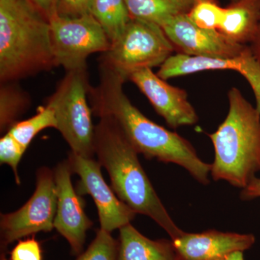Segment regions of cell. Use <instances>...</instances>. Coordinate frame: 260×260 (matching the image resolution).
I'll list each match as a JSON object with an SVG mask.
<instances>
[{
	"instance_id": "cell-22",
	"label": "cell",
	"mask_w": 260,
	"mask_h": 260,
	"mask_svg": "<svg viewBox=\"0 0 260 260\" xmlns=\"http://www.w3.org/2000/svg\"><path fill=\"white\" fill-rule=\"evenodd\" d=\"M118 241L111 233L100 229L89 245L76 260H117Z\"/></svg>"
},
{
	"instance_id": "cell-23",
	"label": "cell",
	"mask_w": 260,
	"mask_h": 260,
	"mask_svg": "<svg viewBox=\"0 0 260 260\" xmlns=\"http://www.w3.org/2000/svg\"><path fill=\"white\" fill-rule=\"evenodd\" d=\"M25 151L26 150L8 133H5L0 139V162L11 167L18 185L21 184L18 174V165Z\"/></svg>"
},
{
	"instance_id": "cell-8",
	"label": "cell",
	"mask_w": 260,
	"mask_h": 260,
	"mask_svg": "<svg viewBox=\"0 0 260 260\" xmlns=\"http://www.w3.org/2000/svg\"><path fill=\"white\" fill-rule=\"evenodd\" d=\"M57 206L54 170L41 167L37 170V186L31 198L13 213L1 214V249L39 232H50L54 228Z\"/></svg>"
},
{
	"instance_id": "cell-17",
	"label": "cell",
	"mask_w": 260,
	"mask_h": 260,
	"mask_svg": "<svg viewBox=\"0 0 260 260\" xmlns=\"http://www.w3.org/2000/svg\"><path fill=\"white\" fill-rule=\"evenodd\" d=\"M90 14L102 25L111 44L121 35L131 19L124 0H94Z\"/></svg>"
},
{
	"instance_id": "cell-14",
	"label": "cell",
	"mask_w": 260,
	"mask_h": 260,
	"mask_svg": "<svg viewBox=\"0 0 260 260\" xmlns=\"http://www.w3.org/2000/svg\"><path fill=\"white\" fill-rule=\"evenodd\" d=\"M172 240L181 260H220L234 251L250 249L255 237L252 234L209 230L201 233L182 232Z\"/></svg>"
},
{
	"instance_id": "cell-25",
	"label": "cell",
	"mask_w": 260,
	"mask_h": 260,
	"mask_svg": "<svg viewBox=\"0 0 260 260\" xmlns=\"http://www.w3.org/2000/svg\"><path fill=\"white\" fill-rule=\"evenodd\" d=\"M94 0H56V12L62 16L75 17L90 14Z\"/></svg>"
},
{
	"instance_id": "cell-27",
	"label": "cell",
	"mask_w": 260,
	"mask_h": 260,
	"mask_svg": "<svg viewBox=\"0 0 260 260\" xmlns=\"http://www.w3.org/2000/svg\"><path fill=\"white\" fill-rule=\"evenodd\" d=\"M48 18L56 11V0H30Z\"/></svg>"
},
{
	"instance_id": "cell-21",
	"label": "cell",
	"mask_w": 260,
	"mask_h": 260,
	"mask_svg": "<svg viewBox=\"0 0 260 260\" xmlns=\"http://www.w3.org/2000/svg\"><path fill=\"white\" fill-rule=\"evenodd\" d=\"M186 13L199 28L218 30L223 20L224 8L215 0H198Z\"/></svg>"
},
{
	"instance_id": "cell-32",
	"label": "cell",
	"mask_w": 260,
	"mask_h": 260,
	"mask_svg": "<svg viewBox=\"0 0 260 260\" xmlns=\"http://www.w3.org/2000/svg\"><path fill=\"white\" fill-rule=\"evenodd\" d=\"M237 1V0H233V2Z\"/></svg>"
},
{
	"instance_id": "cell-20",
	"label": "cell",
	"mask_w": 260,
	"mask_h": 260,
	"mask_svg": "<svg viewBox=\"0 0 260 260\" xmlns=\"http://www.w3.org/2000/svg\"><path fill=\"white\" fill-rule=\"evenodd\" d=\"M57 127L55 114L49 106H42L37 109V114L23 121H18L8 132L25 150L32 140L42 130Z\"/></svg>"
},
{
	"instance_id": "cell-5",
	"label": "cell",
	"mask_w": 260,
	"mask_h": 260,
	"mask_svg": "<svg viewBox=\"0 0 260 260\" xmlns=\"http://www.w3.org/2000/svg\"><path fill=\"white\" fill-rule=\"evenodd\" d=\"M90 88L86 69L67 72L48 99L47 105L54 111L57 127L73 153L93 158L95 126L88 98Z\"/></svg>"
},
{
	"instance_id": "cell-11",
	"label": "cell",
	"mask_w": 260,
	"mask_h": 260,
	"mask_svg": "<svg viewBox=\"0 0 260 260\" xmlns=\"http://www.w3.org/2000/svg\"><path fill=\"white\" fill-rule=\"evenodd\" d=\"M161 28L179 53L186 55L232 58L240 56L248 47L228 40L218 30L199 28L186 13L174 15Z\"/></svg>"
},
{
	"instance_id": "cell-10",
	"label": "cell",
	"mask_w": 260,
	"mask_h": 260,
	"mask_svg": "<svg viewBox=\"0 0 260 260\" xmlns=\"http://www.w3.org/2000/svg\"><path fill=\"white\" fill-rule=\"evenodd\" d=\"M57 206L54 228L69 243L72 254L80 255L86 239V233L93 226L85 211V200L77 192L71 181L73 174L68 160L54 169Z\"/></svg>"
},
{
	"instance_id": "cell-13",
	"label": "cell",
	"mask_w": 260,
	"mask_h": 260,
	"mask_svg": "<svg viewBox=\"0 0 260 260\" xmlns=\"http://www.w3.org/2000/svg\"><path fill=\"white\" fill-rule=\"evenodd\" d=\"M129 80L140 89L155 112L173 129L193 125L198 121L194 108L188 101L184 89L173 86L155 74L151 68H144L130 75Z\"/></svg>"
},
{
	"instance_id": "cell-12",
	"label": "cell",
	"mask_w": 260,
	"mask_h": 260,
	"mask_svg": "<svg viewBox=\"0 0 260 260\" xmlns=\"http://www.w3.org/2000/svg\"><path fill=\"white\" fill-rule=\"evenodd\" d=\"M229 70L238 72L250 85L260 114V64L250 46L240 56L232 58L189 56L178 53L172 55L160 67L157 75L167 80L207 70Z\"/></svg>"
},
{
	"instance_id": "cell-2",
	"label": "cell",
	"mask_w": 260,
	"mask_h": 260,
	"mask_svg": "<svg viewBox=\"0 0 260 260\" xmlns=\"http://www.w3.org/2000/svg\"><path fill=\"white\" fill-rule=\"evenodd\" d=\"M94 151L109 174L116 196L137 214L146 215L175 239L183 232L162 205L138 159V153L115 121L99 118Z\"/></svg>"
},
{
	"instance_id": "cell-15",
	"label": "cell",
	"mask_w": 260,
	"mask_h": 260,
	"mask_svg": "<svg viewBox=\"0 0 260 260\" xmlns=\"http://www.w3.org/2000/svg\"><path fill=\"white\" fill-rule=\"evenodd\" d=\"M117 260H181L172 239L152 240L129 223L119 229Z\"/></svg>"
},
{
	"instance_id": "cell-7",
	"label": "cell",
	"mask_w": 260,
	"mask_h": 260,
	"mask_svg": "<svg viewBox=\"0 0 260 260\" xmlns=\"http://www.w3.org/2000/svg\"><path fill=\"white\" fill-rule=\"evenodd\" d=\"M49 20L56 64L67 72L86 69L89 56L105 53L111 47L102 25L91 14L71 18L55 11Z\"/></svg>"
},
{
	"instance_id": "cell-16",
	"label": "cell",
	"mask_w": 260,
	"mask_h": 260,
	"mask_svg": "<svg viewBox=\"0 0 260 260\" xmlns=\"http://www.w3.org/2000/svg\"><path fill=\"white\" fill-rule=\"evenodd\" d=\"M260 26V0H237L224 8L218 31L238 44H251Z\"/></svg>"
},
{
	"instance_id": "cell-3",
	"label": "cell",
	"mask_w": 260,
	"mask_h": 260,
	"mask_svg": "<svg viewBox=\"0 0 260 260\" xmlns=\"http://www.w3.org/2000/svg\"><path fill=\"white\" fill-rule=\"evenodd\" d=\"M56 66L47 15L30 0H0L1 83Z\"/></svg>"
},
{
	"instance_id": "cell-4",
	"label": "cell",
	"mask_w": 260,
	"mask_h": 260,
	"mask_svg": "<svg viewBox=\"0 0 260 260\" xmlns=\"http://www.w3.org/2000/svg\"><path fill=\"white\" fill-rule=\"evenodd\" d=\"M228 98L225 120L208 135L215 150L210 174L244 189L260 171V114L239 89H231Z\"/></svg>"
},
{
	"instance_id": "cell-28",
	"label": "cell",
	"mask_w": 260,
	"mask_h": 260,
	"mask_svg": "<svg viewBox=\"0 0 260 260\" xmlns=\"http://www.w3.org/2000/svg\"><path fill=\"white\" fill-rule=\"evenodd\" d=\"M250 47L256 60L260 64V26L255 38L250 44Z\"/></svg>"
},
{
	"instance_id": "cell-1",
	"label": "cell",
	"mask_w": 260,
	"mask_h": 260,
	"mask_svg": "<svg viewBox=\"0 0 260 260\" xmlns=\"http://www.w3.org/2000/svg\"><path fill=\"white\" fill-rule=\"evenodd\" d=\"M126 80L100 63L99 85L95 88L90 85L88 90L93 114L115 121L138 154L148 159L177 164L201 184H209L211 165L200 158L188 140L158 125L135 107L124 92Z\"/></svg>"
},
{
	"instance_id": "cell-18",
	"label": "cell",
	"mask_w": 260,
	"mask_h": 260,
	"mask_svg": "<svg viewBox=\"0 0 260 260\" xmlns=\"http://www.w3.org/2000/svg\"><path fill=\"white\" fill-rule=\"evenodd\" d=\"M130 18L144 20L161 28L174 15L184 13L173 0H124Z\"/></svg>"
},
{
	"instance_id": "cell-24",
	"label": "cell",
	"mask_w": 260,
	"mask_h": 260,
	"mask_svg": "<svg viewBox=\"0 0 260 260\" xmlns=\"http://www.w3.org/2000/svg\"><path fill=\"white\" fill-rule=\"evenodd\" d=\"M10 260H43L40 242L34 236L20 239L10 253Z\"/></svg>"
},
{
	"instance_id": "cell-30",
	"label": "cell",
	"mask_w": 260,
	"mask_h": 260,
	"mask_svg": "<svg viewBox=\"0 0 260 260\" xmlns=\"http://www.w3.org/2000/svg\"><path fill=\"white\" fill-rule=\"evenodd\" d=\"M220 260H244L243 251H234V252L231 253V254L224 256L223 259Z\"/></svg>"
},
{
	"instance_id": "cell-29",
	"label": "cell",
	"mask_w": 260,
	"mask_h": 260,
	"mask_svg": "<svg viewBox=\"0 0 260 260\" xmlns=\"http://www.w3.org/2000/svg\"><path fill=\"white\" fill-rule=\"evenodd\" d=\"M184 13H187L198 0H173Z\"/></svg>"
},
{
	"instance_id": "cell-6",
	"label": "cell",
	"mask_w": 260,
	"mask_h": 260,
	"mask_svg": "<svg viewBox=\"0 0 260 260\" xmlns=\"http://www.w3.org/2000/svg\"><path fill=\"white\" fill-rule=\"evenodd\" d=\"M175 50L158 25L131 18L104 53L101 62L129 80L130 75L138 70L161 66Z\"/></svg>"
},
{
	"instance_id": "cell-31",
	"label": "cell",
	"mask_w": 260,
	"mask_h": 260,
	"mask_svg": "<svg viewBox=\"0 0 260 260\" xmlns=\"http://www.w3.org/2000/svg\"><path fill=\"white\" fill-rule=\"evenodd\" d=\"M0 260H8L6 257V254H5L4 251H3V253H2L1 254V256H0Z\"/></svg>"
},
{
	"instance_id": "cell-19",
	"label": "cell",
	"mask_w": 260,
	"mask_h": 260,
	"mask_svg": "<svg viewBox=\"0 0 260 260\" xmlns=\"http://www.w3.org/2000/svg\"><path fill=\"white\" fill-rule=\"evenodd\" d=\"M30 104L25 92L15 85V82L2 83L0 89V129L8 133Z\"/></svg>"
},
{
	"instance_id": "cell-26",
	"label": "cell",
	"mask_w": 260,
	"mask_h": 260,
	"mask_svg": "<svg viewBox=\"0 0 260 260\" xmlns=\"http://www.w3.org/2000/svg\"><path fill=\"white\" fill-rule=\"evenodd\" d=\"M260 198V179L254 177L245 188L242 189L241 198L244 200Z\"/></svg>"
},
{
	"instance_id": "cell-9",
	"label": "cell",
	"mask_w": 260,
	"mask_h": 260,
	"mask_svg": "<svg viewBox=\"0 0 260 260\" xmlns=\"http://www.w3.org/2000/svg\"><path fill=\"white\" fill-rule=\"evenodd\" d=\"M73 174L80 177L77 192L90 194L99 213L100 229L109 233L130 223L136 213L122 201L104 180L102 165L93 158H85L70 152L68 158Z\"/></svg>"
}]
</instances>
